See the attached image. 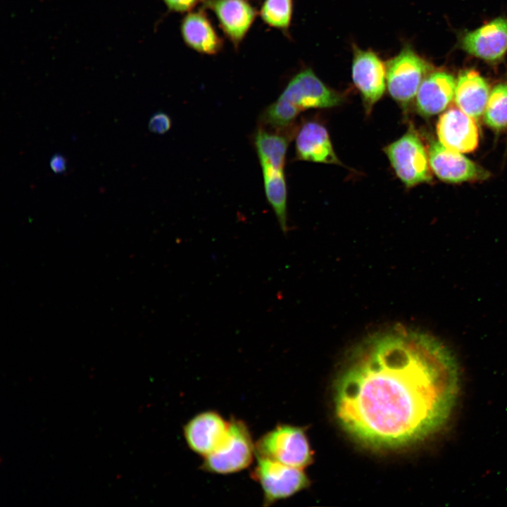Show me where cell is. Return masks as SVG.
<instances>
[{
	"mask_svg": "<svg viewBox=\"0 0 507 507\" xmlns=\"http://www.w3.org/2000/svg\"><path fill=\"white\" fill-rule=\"evenodd\" d=\"M201 3L214 13L224 35L237 49L258 14L256 8L249 0H202Z\"/></svg>",
	"mask_w": 507,
	"mask_h": 507,
	"instance_id": "11",
	"label": "cell"
},
{
	"mask_svg": "<svg viewBox=\"0 0 507 507\" xmlns=\"http://www.w3.org/2000/svg\"><path fill=\"white\" fill-rule=\"evenodd\" d=\"M256 456L304 468L312 462L313 452L303 428L280 425L255 444Z\"/></svg>",
	"mask_w": 507,
	"mask_h": 507,
	"instance_id": "5",
	"label": "cell"
},
{
	"mask_svg": "<svg viewBox=\"0 0 507 507\" xmlns=\"http://www.w3.org/2000/svg\"><path fill=\"white\" fill-rule=\"evenodd\" d=\"M297 158L316 163L342 165L333 149L328 132L321 124L308 122L296 137Z\"/></svg>",
	"mask_w": 507,
	"mask_h": 507,
	"instance_id": "16",
	"label": "cell"
},
{
	"mask_svg": "<svg viewBox=\"0 0 507 507\" xmlns=\"http://www.w3.org/2000/svg\"><path fill=\"white\" fill-rule=\"evenodd\" d=\"M171 125V119L167 113L156 112L150 118L148 128L153 133L163 134L170 129Z\"/></svg>",
	"mask_w": 507,
	"mask_h": 507,
	"instance_id": "22",
	"label": "cell"
},
{
	"mask_svg": "<svg viewBox=\"0 0 507 507\" xmlns=\"http://www.w3.org/2000/svg\"><path fill=\"white\" fill-rule=\"evenodd\" d=\"M229 421L213 411L200 413L184 425V436L189 447L195 453L206 456L216 450L225 439Z\"/></svg>",
	"mask_w": 507,
	"mask_h": 507,
	"instance_id": "12",
	"label": "cell"
},
{
	"mask_svg": "<svg viewBox=\"0 0 507 507\" xmlns=\"http://www.w3.org/2000/svg\"><path fill=\"white\" fill-rule=\"evenodd\" d=\"M432 68L410 45L386 63L387 87L391 97L406 108Z\"/></svg>",
	"mask_w": 507,
	"mask_h": 507,
	"instance_id": "3",
	"label": "cell"
},
{
	"mask_svg": "<svg viewBox=\"0 0 507 507\" xmlns=\"http://www.w3.org/2000/svg\"><path fill=\"white\" fill-rule=\"evenodd\" d=\"M460 46L468 54L484 61H500L507 52V18H494L464 33L460 39Z\"/></svg>",
	"mask_w": 507,
	"mask_h": 507,
	"instance_id": "10",
	"label": "cell"
},
{
	"mask_svg": "<svg viewBox=\"0 0 507 507\" xmlns=\"http://www.w3.org/2000/svg\"><path fill=\"white\" fill-rule=\"evenodd\" d=\"M489 92L487 81L477 71L463 70L456 80L454 101L460 110L478 120L484 112Z\"/></svg>",
	"mask_w": 507,
	"mask_h": 507,
	"instance_id": "17",
	"label": "cell"
},
{
	"mask_svg": "<svg viewBox=\"0 0 507 507\" xmlns=\"http://www.w3.org/2000/svg\"><path fill=\"white\" fill-rule=\"evenodd\" d=\"M227 434L219 447L204 457L201 468L208 472L230 474L249 467L256 456L249 429L241 420H229Z\"/></svg>",
	"mask_w": 507,
	"mask_h": 507,
	"instance_id": "4",
	"label": "cell"
},
{
	"mask_svg": "<svg viewBox=\"0 0 507 507\" xmlns=\"http://www.w3.org/2000/svg\"><path fill=\"white\" fill-rule=\"evenodd\" d=\"M265 196L273 209L282 231H288L287 189L284 170L261 165Z\"/></svg>",
	"mask_w": 507,
	"mask_h": 507,
	"instance_id": "19",
	"label": "cell"
},
{
	"mask_svg": "<svg viewBox=\"0 0 507 507\" xmlns=\"http://www.w3.org/2000/svg\"><path fill=\"white\" fill-rule=\"evenodd\" d=\"M184 44L197 53L213 56L223 49V41L203 10L192 11L180 23Z\"/></svg>",
	"mask_w": 507,
	"mask_h": 507,
	"instance_id": "15",
	"label": "cell"
},
{
	"mask_svg": "<svg viewBox=\"0 0 507 507\" xmlns=\"http://www.w3.org/2000/svg\"><path fill=\"white\" fill-rule=\"evenodd\" d=\"M456 84L454 77L447 72L429 73L415 96L418 113L429 117L444 111L454 97Z\"/></svg>",
	"mask_w": 507,
	"mask_h": 507,
	"instance_id": "14",
	"label": "cell"
},
{
	"mask_svg": "<svg viewBox=\"0 0 507 507\" xmlns=\"http://www.w3.org/2000/svg\"><path fill=\"white\" fill-rule=\"evenodd\" d=\"M289 142L288 136L268 132L259 125L254 135V144L261 165L284 170Z\"/></svg>",
	"mask_w": 507,
	"mask_h": 507,
	"instance_id": "18",
	"label": "cell"
},
{
	"mask_svg": "<svg viewBox=\"0 0 507 507\" xmlns=\"http://www.w3.org/2000/svg\"><path fill=\"white\" fill-rule=\"evenodd\" d=\"M384 151L396 176L406 187L432 180L428 154L412 127L384 147Z\"/></svg>",
	"mask_w": 507,
	"mask_h": 507,
	"instance_id": "6",
	"label": "cell"
},
{
	"mask_svg": "<svg viewBox=\"0 0 507 507\" xmlns=\"http://www.w3.org/2000/svg\"><path fill=\"white\" fill-rule=\"evenodd\" d=\"M66 158L60 154H54L49 162L50 168L56 174H61L66 170Z\"/></svg>",
	"mask_w": 507,
	"mask_h": 507,
	"instance_id": "24",
	"label": "cell"
},
{
	"mask_svg": "<svg viewBox=\"0 0 507 507\" xmlns=\"http://www.w3.org/2000/svg\"><path fill=\"white\" fill-rule=\"evenodd\" d=\"M437 134L439 142L454 151L470 153L478 146L479 132L475 119L459 108H451L440 115Z\"/></svg>",
	"mask_w": 507,
	"mask_h": 507,
	"instance_id": "13",
	"label": "cell"
},
{
	"mask_svg": "<svg viewBox=\"0 0 507 507\" xmlns=\"http://www.w3.org/2000/svg\"><path fill=\"white\" fill-rule=\"evenodd\" d=\"M459 377L453 356L437 339L401 325L389 327L350 352L334 384L335 416L362 445L406 447L446 422Z\"/></svg>",
	"mask_w": 507,
	"mask_h": 507,
	"instance_id": "1",
	"label": "cell"
},
{
	"mask_svg": "<svg viewBox=\"0 0 507 507\" xmlns=\"http://www.w3.org/2000/svg\"><path fill=\"white\" fill-rule=\"evenodd\" d=\"M293 14V0H264L258 12L268 26L287 33Z\"/></svg>",
	"mask_w": 507,
	"mask_h": 507,
	"instance_id": "20",
	"label": "cell"
},
{
	"mask_svg": "<svg viewBox=\"0 0 507 507\" xmlns=\"http://www.w3.org/2000/svg\"><path fill=\"white\" fill-rule=\"evenodd\" d=\"M430 165L442 181L458 183L484 180L490 173L461 153L450 150L432 140L428 148Z\"/></svg>",
	"mask_w": 507,
	"mask_h": 507,
	"instance_id": "9",
	"label": "cell"
},
{
	"mask_svg": "<svg viewBox=\"0 0 507 507\" xmlns=\"http://www.w3.org/2000/svg\"><path fill=\"white\" fill-rule=\"evenodd\" d=\"M256 458L257 463L251 472V477L261 487L264 505L287 499L309 485L303 468L266 458Z\"/></svg>",
	"mask_w": 507,
	"mask_h": 507,
	"instance_id": "7",
	"label": "cell"
},
{
	"mask_svg": "<svg viewBox=\"0 0 507 507\" xmlns=\"http://www.w3.org/2000/svg\"><path fill=\"white\" fill-rule=\"evenodd\" d=\"M351 77L366 113L382 98L387 87L386 63L372 50L353 46Z\"/></svg>",
	"mask_w": 507,
	"mask_h": 507,
	"instance_id": "8",
	"label": "cell"
},
{
	"mask_svg": "<svg viewBox=\"0 0 507 507\" xmlns=\"http://www.w3.org/2000/svg\"><path fill=\"white\" fill-rule=\"evenodd\" d=\"M170 12L184 13L193 11L202 0H162Z\"/></svg>",
	"mask_w": 507,
	"mask_h": 507,
	"instance_id": "23",
	"label": "cell"
},
{
	"mask_svg": "<svg viewBox=\"0 0 507 507\" xmlns=\"http://www.w3.org/2000/svg\"><path fill=\"white\" fill-rule=\"evenodd\" d=\"M344 101L343 93L327 86L308 68L295 75L278 99L264 110L260 125L285 128L306 109L332 108Z\"/></svg>",
	"mask_w": 507,
	"mask_h": 507,
	"instance_id": "2",
	"label": "cell"
},
{
	"mask_svg": "<svg viewBox=\"0 0 507 507\" xmlns=\"http://www.w3.org/2000/svg\"><path fill=\"white\" fill-rule=\"evenodd\" d=\"M484 121L496 130L507 127V83H499L490 92Z\"/></svg>",
	"mask_w": 507,
	"mask_h": 507,
	"instance_id": "21",
	"label": "cell"
}]
</instances>
